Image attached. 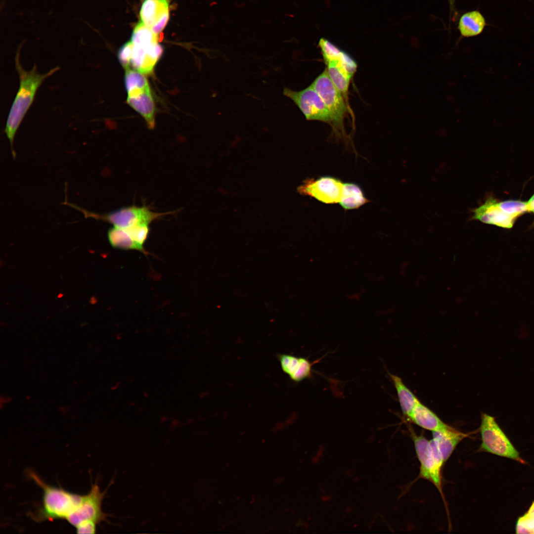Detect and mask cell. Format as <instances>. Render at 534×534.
Returning <instances> with one entry per match:
<instances>
[{"label": "cell", "instance_id": "cell-1", "mask_svg": "<svg viewBox=\"0 0 534 534\" xmlns=\"http://www.w3.org/2000/svg\"><path fill=\"white\" fill-rule=\"evenodd\" d=\"M15 62L19 77V87L10 109L4 130L14 157L15 153L13 146L15 134L34 100L37 90L47 78L60 69L59 66H56L44 74H41L38 72L36 64H35L32 69L26 71L20 63L19 50L16 53Z\"/></svg>", "mask_w": 534, "mask_h": 534}, {"label": "cell", "instance_id": "cell-2", "mask_svg": "<svg viewBox=\"0 0 534 534\" xmlns=\"http://www.w3.org/2000/svg\"><path fill=\"white\" fill-rule=\"evenodd\" d=\"M30 478L43 490L42 504L31 514L36 522L65 519L79 507L84 495L73 493L64 489L47 484L33 471H28Z\"/></svg>", "mask_w": 534, "mask_h": 534}, {"label": "cell", "instance_id": "cell-3", "mask_svg": "<svg viewBox=\"0 0 534 534\" xmlns=\"http://www.w3.org/2000/svg\"><path fill=\"white\" fill-rule=\"evenodd\" d=\"M318 45L331 80L349 104V88L356 70V62L327 39H320Z\"/></svg>", "mask_w": 534, "mask_h": 534}, {"label": "cell", "instance_id": "cell-4", "mask_svg": "<svg viewBox=\"0 0 534 534\" xmlns=\"http://www.w3.org/2000/svg\"><path fill=\"white\" fill-rule=\"evenodd\" d=\"M480 432L482 441L480 450L525 463L493 416L482 414Z\"/></svg>", "mask_w": 534, "mask_h": 534}, {"label": "cell", "instance_id": "cell-5", "mask_svg": "<svg viewBox=\"0 0 534 534\" xmlns=\"http://www.w3.org/2000/svg\"><path fill=\"white\" fill-rule=\"evenodd\" d=\"M67 204L81 211L86 217L102 220L113 226L127 228L139 224H150L152 222L170 212L159 213L151 211L148 207L131 206L125 207L105 214H99L84 210L73 204Z\"/></svg>", "mask_w": 534, "mask_h": 534}, {"label": "cell", "instance_id": "cell-6", "mask_svg": "<svg viewBox=\"0 0 534 534\" xmlns=\"http://www.w3.org/2000/svg\"><path fill=\"white\" fill-rule=\"evenodd\" d=\"M311 85L320 95L332 117V128L340 136L344 134V119L349 104L331 80L326 69Z\"/></svg>", "mask_w": 534, "mask_h": 534}, {"label": "cell", "instance_id": "cell-7", "mask_svg": "<svg viewBox=\"0 0 534 534\" xmlns=\"http://www.w3.org/2000/svg\"><path fill=\"white\" fill-rule=\"evenodd\" d=\"M417 457L420 462L419 477L432 483L441 492V469L444 463L431 440L411 433Z\"/></svg>", "mask_w": 534, "mask_h": 534}, {"label": "cell", "instance_id": "cell-8", "mask_svg": "<svg viewBox=\"0 0 534 534\" xmlns=\"http://www.w3.org/2000/svg\"><path fill=\"white\" fill-rule=\"evenodd\" d=\"M283 94L297 106L308 121H319L332 126V117L322 98L311 85L296 91L284 87Z\"/></svg>", "mask_w": 534, "mask_h": 534}, {"label": "cell", "instance_id": "cell-9", "mask_svg": "<svg viewBox=\"0 0 534 534\" xmlns=\"http://www.w3.org/2000/svg\"><path fill=\"white\" fill-rule=\"evenodd\" d=\"M343 185L340 179L325 176L316 179L307 178L297 191L301 195L314 198L323 203L335 204L340 202Z\"/></svg>", "mask_w": 534, "mask_h": 534}, {"label": "cell", "instance_id": "cell-10", "mask_svg": "<svg viewBox=\"0 0 534 534\" xmlns=\"http://www.w3.org/2000/svg\"><path fill=\"white\" fill-rule=\"evenodd\" d=\"M104 492H101L99 486L94 484L89 492L84 495L78 509L69 515L66 520L74 527L85 522H93L97 524L105 521L107 515L101 508Z\"/></svg>", "mask_w": 534, "mask_h": 534}, {"label": "cell", "instance_id": "cell-11", "mask_svg": "<svg viewBox=\"0 0 534 534\" xmlns=\"http://www.w3.org/2000/svg\"><path fill=\"white\" fill-rule=\"evenodd\" d=\"M170 0H144L140 10L141 22L154 33L159 34L166 26L169 18Z\"/></svg>", "mask_w": 534, "mask_h": 534}, {"label": "cell", "instance_id": "cell-12", "mask_svg": "<svg viewBox=\"0 0 534 534\" xmlns=\"http://www.w3.org/2000/svg\"><path fill=\"white\" fill-rule=\"evenodd\" d=\"M473 218L487 223L503 228H511L516 219L504 212L499 207L498 201L490 197L484 204L473 211Z\"/></svg>", "mask_w": 534, "mask_h": 534}, {"label": "cell", "instance_id": "cell-13", "mask_svg": "<svg viewBox=\"0 0 534 534\" xmlns=\"http://www.w3.org/2000/svg\"><path fill=\"white\" fill-rule=\"evenodd\" d=\"M466 434L451 427L432 431L431 440L440 457L445 463L449 458L456 446L465 438Z\"/></svg>", "mask_w": 534, "mask_h": 534}, {"label": "cell", "instance_id": "cell-14", "mask_svg": "<svg viewBox=\"0 0 534 534\" xmlns=\"http://www.w3.org/2000/svg\"><path fill=\"white\" fill-rule=\"evenodd\" d=\"M282 371L295 382H300L312 377L313 363L308 359L288 354L277 355Z\"/></svg>", "mask_w": 534, "mask_h": 534}, {"label": "cell", "instance_id": "cell-15", "mask_svg": "<svg viewBox=\"0 0 534 534\" xmlns=\"http://www.w3.org/2000/svg\"><path fill=\"white\" fill-rule=\"evenodd\" d=\"M408 418L420 427L432 432L445 428L448 426L420 402L415 407Z\"/></svg>", "mask_w": 534, "mask_h": 534}, {"label": "cell", "instance_id": "cell-16", "mask_svg": "<svg viewBox=\"0 0 534 534\" xmlns=\"http://www.w3.org/2000/svg\"><path fill=\"white\" fill-rule=\"evenodd\" d=\"M127 101L144 118L150 129L154 128L155 109L150 89L135 96L128 97Z\"/></svg>", "mask_w": 534, "mask_h": 534}, {"label": "cell", "instance_id": "cell-17", "mask_svg": "<svg viewBox=\"0 0 534 534\" xmlns=\"http://www.w3.org/2000/svg\"><path fill=\"white\" fill-rule=\"evenodd\" d=\"M486 25V20L481 13L473 10L465 13L460 17L458 28L462 37L468 38L480 34Z\"/></svg>", "mask_w": 534, "mask_h": 534}, {"label": "cell", "instance_id": "cell-18", "mask_svg": "<svg viewBox=\"0 0 534 534\" xmlns=\"http://www.w3.org/2000/svg\"><path fill=\"white\" fill-rule=\"evenodd\" d=\"M368 202L358 185L352 182L343 183L339 204L344 209H358Z\"/></svg>", "mask_w": 534, "mask_h": 534}, {"label": "cell", "instance_id": "cell-19", "mask_svg": "<svg viewBox=\"0 0 534 534\" xmlns=\"http://www.w3.org/2000/svg\"><path fill=\"white\" fill-rule=\"evenodd\" d=\"M390 376L397 391L401 411L408 418L420 401L400 377L393 374H390Z\"/></svg>", "mask_w": 534, "mask_h": 534}, {"label": "cell", "instance_id": "cell-20", "mask_svg": "<svg viewBox=\"0 0 534 534\" xmlns=\"http://www.w3.org/2000/svg\"><path fill=\"white\" fill-rule=\"evenodd\" d=\"M125 83L128 97L135 96L150 89L144 75L131 68L126 70Z\"/></svg>", "mask_w": 534, "mask_h": 534}, {"label": "cell", "instance_id": "cell-21", "mask_svg": "<svg viewBox=\"0 0 534 534\" xmlns=\"http://www.w3.org/2000/svg\"><path fill=\"white\" fill-rule=\"evenodd\" d=\"M108 238L111 245L123 250H137L133 238L125 229L113 226L108 231Z\"/></svg>", "mask_w": 534, "mask_h": 534}, {"label": "cell", "instance_id": "cell-22", "mask_svg": "<svg viewBox=\"0 0 534 534\" xmlns=\"http://www.w3.org/2000/svg\"><path fill=\"white\" fill-rule=\"evenodd\" d=\"M158 36L140 21L134 28L131 41L134 44L147 45L153 43L158 42Z\"/></svg>", "mask_w": 534, "mask_h": 534}, {"label": "cell", "instance_id": "cell-23", "mask_svg": "<svg viewBox=\"0 0 534 534\" xmlns=\"http://www.w3.org/2000/svg\"><path fill=\"white\" fill-rule=\"evenodd\" d=\"M498 205L504 212L516 219L522 215L529 213L527 202L508 200L498 202Z\"/></svg>", "mask_w": 534, "mask_h": 534}, {"label": "cell", "instance_id": "cell-24", "mask_svg": "<svg viewBox=\"0 0 534 534\" xmlns=\"http://www.w3.org/2000/svg\"><path fill=\"white\" fill-rule=\"evenodd\" d=\"M124 229L128 232L133 238L136 245L137 250L143 252V245L149 233V224H139Z\"/></svg>", "mask_w": 534, "mask_h": 534}, {"label": "cell", "instance_id": "cell-25", "mask_svg": "<svg viewBox=\"0 0 534 534\" xmlns=\"http://www.w3.org/2000/svg\"><path fill=\"white\" fill-rule=\"evenodd\" d=\"M517 534H534V501L524 515L519 517L516 525Z\"/></svg>", "mask_w": 534, "mask_h": 534}, {"label": "cell", "instance_id": "cell-26", "mask_svg": "<svg viewBox=\"0 0 534 534\" xmlns=\"http://www.w3.org/2000/svg\"><path fill=\"white\" fill-rule=\"evenodd\" d=\"M134 44L130 41L123 44L119 49L118 57L122 66L125 70L130 69V61L131 58Z\"/></svg>", "mask_w": 534, "mask_h": 534}, {"label": "cell", "instance_id": "cell-27", "mask_svg": "<svg viewBox=\"0 0 534 534\" xmlns=\"http://www.w3.org/2000/svg\"><path fill=\"white\" fill-rule=\"evenodd\" d=\"M96 523L93 522H85L81 523L75 528L78 534H94Z\"/></svg>", "mask_w": 534, "mask_h": 534}, {"label": "cell", "instance_id": "cell-28", "mask_svg": "<svg viewBox=\"0 0 534 534\" xmlns=\"http://www.w3.org/2000/svg\"><path fill=\"white\" fill-rule=\"evenodd\" d=\"M450 9V17L451 18H454L456 16V10L455 9V0H447Z\"/></svg>", "mask_w": 534, "mask_h": 534}, {"label": "cell", "instance_id": "cell-29", "mask_svg": "<svg viewBox=\"0 0 534 534\" xmlns=\"http://www.w3.org/2000/svg\"><path fill=\"white\" fill-rule=\"evenodd\" d=\"M527 207L529 212H532L534 214V194L530 198L529 200L527 202Z\"/></svg>", "mask_w": 534, "mask_h": 534}]
</instances>
